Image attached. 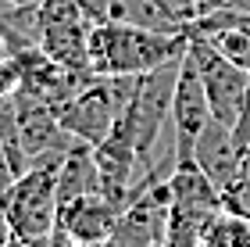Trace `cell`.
Segmentation results:
<instances>
[{
    "instance_id": "3",
    "label": "cell",
    "mask_w": 250,
    "mask_h": 247,
    "mask_svg": "<svg viewBox=\"0 0 250 247\" xmlns=\"http://www.w3.org/2000/svg\"><path fill=\"white\" fill-rule=\"evenodd\" d=\"M4 219L15 237H47L58 229V172L50 168H29L15 179V186L0 197Z\"/></svg>"
},
{
    "instance_id": "15",
    "label": "cell",
    "mask_w": 250,
    "mask_h": 247,
    "mask_svg": "<svg viewBox=\"0 0 250 247\" xmlns=\"http://www.w3.org/2000/svg\"><path fill=\"white\" fill-rule=\"evenodd\" d=\"M21 86V72H18V61L15 58H0V97L15 93Z\"/></svg>"
},
{
    "instance_id": "5",
    "label": "cell",
    "mask_w": 250,
    "mask_h": 247,
    "mask_svg": "<svg viewBox=\"0 0 250 247\" xmlns=\"http://www.w3.org/2000/svg\"><path fill=\"white\" fill-rule=\"evenodd\" d=\"M89 32H93V22L79 7V0H43L40 4V47L64 68L93 72L89 68Z\"/></svg>"
},
{
    "instance_id": "9",
    "label": "cell",
    "mask_w": 250,
    "mask_h": 247,
    "mask_svg": "<svg viewBox=\"0 0 250 247\" xmlns=\"http://www.w3.org/2000/svg\"><path fill=\"white\" fill-rule=\"evenodd\" d=\"M193 161H197L200 172L225 194V190L243 176V154L232 140V126L211 118L208 126H204V133L197 136V143H193Z\"/></svg>"
},
{
    "instance_id": "2",
    "label": "cell",
    "mask_w": 250,
    "mask_h": 247,
    "mask_svg": "<svg viewBox=\"0 0 250 247\" xmlns=\"http://www.w3.org/2000/svg\"><path fill=\"white\" fill-rule=\"evenodd\" d=\"M183 58L168 61L161 68H154V72H143L140 83H136V97L129 100V108L122 111V122L129 126L136 154H140V168H150V158H154L157 143L165 136L168 118H172V97H175Z\"/></svg>"
},
{
    "instance_id": "7",
    "label": "cell",
    "mask_w": 250,
    "mask_h": 247,
    "mask_svg": "<svg viewBox=\"0 0 250 247\" xmlns=\"http://www.w3.org/2000/svg\"><path fill=\"white\" fill-rule=\"evenodd\" d=\"M211 122V104H208V90L197 72V65L183 58L179 68V83H175V97H172V133H175V147H179V161L193 158V143L204 133V126Z\"/></svg>"
},
{
    "instance_id": "1",
    "label": "cell",
    "mask_w": 250,
    "mask_h": 247,
    "mask_svg": "<svg viewBox=\"0 0 250 247\" xmlns=\"http://www.w3.org/2000/svg\"><path fill=\"white\" fill-rule=\"evenodd\" d=\"M186 32H157L104 22L89 32V68L97 75H143L186 54Z\"/></svg>"
},
{
    "instance_id": "17",
    "label": "cell",
    "mask_w": 250,
    "mask_h": 247,
    "mask_svg": "<svg viewBox=\"0 0 250 247\" xmlns=\"http://www.w3.org/2000/svg\"><path fill=\"white\" fill-rule=\"evenodd\" d=\"M225 7H236L240 15H247V18H250V0H225Z\"/></svg>"
},
{
    "instance_id": "10",
    "label": "cell",
    "mask_w": 250,
    "mask_h": 247,
    "mask_svg": "<svg viewBox=\"0 0 250 247\" xmlns=\"http://www.w3.org/2000/svg\"><path fill=\"white\" fill-rule=\"evenodd\" d=\"M100 194V168H97V151L93 143L75 140L68 158L58 168V204H68L75 197Z\"/></svg>"
},
{
    "instance_id": "18",
    "label": "cell",
    "mask_w": 250,
    "mask_h": 247,
    "mask_svg": "<svg viewBox=\"0 0 250 247\" xmlns=\"http://www.w3.org/2000/svg\"><path fill=\"white\" fill-rule=\"evenodd\" d=\"M7 237H11V226H7V219H0V247L7 244Z\"/></svg>"
},
{
    "instance_id": "16",
    "label": "cell",
    "mask_w": 250,
    "mask_h": 247,
    "mask_svg": "<svg viewBox=\"0 0 250 247\" xmlns=\"http://www.w3.org/2000/svg\"><path fill=\"white\" fill-rule=\"evenodd\" d=\"M193 4L200 7V15H208V11H218V7H225V0H193Z\"/></svg>"
},
{
    "instance_id": "11",
    "label": "cell",
    "mask_w": 250,
    "mask_h": 247,
    "mask_svg": "<svg viewBox=\"0 0 250 247\" xmlns=\"http://www.w3.org/2000/svg\"><path fill=\"white\" fill-rule=\"evenodd\" d=\"M204 40H211L232 65H240V68L250 72V18L236 22V25L222 29V32H214V36H204Z\"/></svg>"
},
{
    "instance_id": "13",
    "label": "cell",
    "mask_w": 250,
    "mask_h": 247,
    "mask_svg": "<svg viewBox=\"0 0 250 247\" xmlns=\"http://www.w3.org/2000/svg\"><path fill=\"white\" fill-rule=\"evenodd\" d=\"M232 140L240 147V154H250V90H247V100L240 108V118L232 122Z\"/></svg>"
},
{
    "instance_id": "8",
    "label": "cell",
    "mask_w": 250,
    "mask_h": 247,
    "mask_svg": "<svg viewBox=\"0 0 250 247\" xmlns=\"http://www.w3.org/2000/svg\"><path fill=\"white\" fill-rule=\"evenodd\" d=\"M122 211L125 208H118L104 194H86V197H75L68 204H61L58 226L68 233L72 244H107L118 229Z\"/></svg>"
},
{
    "instance_id": "6",
    "label": "cell",
    "mask_w": 250,
    "mask_h": 247,
    "mask_svg": "<svg viewBox=\"0 0 250 247\" xmlns=\"http://www.w3.org/2000/svg\"><path fill=\"white\" fill-rule=\"evenodd\" d=\"M54 111H58L61 129H68L75 140H83V143H93V147L111 136L115 122L122 118V108L115 100V90H111L107 75L86 83L79 93H72L64 104H58Z\"/></svg>"
},
{
    "instance_id": "12",
    "label": "cell",
    "mask_w": 250,
    "mask_h": 247,
    "mask_svg": "<svg viewBox=\"0 0 250 247\" xmlns=\"http://www.w3.org/2000/svg\"><path fill=\"white\" fill-rule=\"evenodd\" d=\"M68 244H72L68 233L58 226L54 233H47V237H15V233H11L4 247H68Z\"/></svg>"
},
{
    "instance_id": "14",
    "label": "cell",
    "mask_w": 250,
    "mask_h": 247,
    "mask_svg": "<svg viewBox=\"0 0 250 247\" xmlns=\"http://www.w3.org/2000/svg\"><path fill=\"white\" fill-rule=\"evenodd\" d=\"M21 172H18V165H15V158H11V151H7V143L0 140V197L7 194L11 186H15V179H18Z\"/></svg>"
},
{
    "instance_id": "19",
    "label": "cell",
    "mask_w": 250,
    "mask_h": 247,
    "mask_svg": "<svg viewBox=\"0 0 250 247\" xmlns=\"http://www.w3.org/2000/svg\"><path fill=\"white\" fill-rule=\"evenodd\" d=\"M0 58H11V50H7V43L0 40Z\"/></svg>"
},
{
    "instance_id": "4",
    "label": "cell",
    "mask_w": 250,
    "mask_h": 247,
    "mask_svg": "<svg viewBox=\"0 0 250 247\" xmlns=\"http://www.w3.org/2000/svg\"><path fill=\"white\" fill-rule=\"evenodd\" d=\"M186 36H189V32H186ZM186 58L197 65V72H200V79H204L208 104H211V118H218V122H225V126H232V122L240 118L243 100H247L250 72L240 68V65H232L211 40H204V36H189Z\"/></svg>"
}]
</instances>
